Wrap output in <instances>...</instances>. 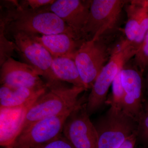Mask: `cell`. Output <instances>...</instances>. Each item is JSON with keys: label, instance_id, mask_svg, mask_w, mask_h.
Instances as JSON below:
<instances>
[{"label": "cell", "instance_id": "cell-11", "mask_svg": "<svg viewBox=\"0 0 148 148\" xmlns=\"http://www.w3.org/2000/svg\"><path fill=\"white\" fill-rule=\"evenodd\" d=\"M39 72L31 65L9 58L1 66V85L13 87L42 89L48 87L40 78Z\"/></svg>", "mask_w": 148, "mask_h": 148}, {"label": "cell", "instance_id": "cell-9", "mask_svg": "<svg viewBox=\"0 0 148 148\" xmlns=\"http://www.w3.org/2000/svg\"><path fill=\"white\" fill-rule=\"evenodd\" d=\"M10 36L12 38L16 49L45 79L48 86L62 82L56 77L52 70L53 57L43 47L22 32L14 33Z\"/></svg>", "mask_w": 148, "mask_h": 148}, {"label": "cell", "instance_id": "cell-4", "mask_svg": "<svg viewBox=\"0 0 148 148\" xmlns=\"http://www.w3.org/2000/svg\"><path fill=\"white\" fill-rule=\"evenodd\" d=\"M87 98L81 101L67 118L62 134L75 148H98V136L86 110Z\"/></svg>", "mask_w": 148, "mask_h": 148}, {"label": "cell", "instance_id": "cell-15", "mask_svg": "<svg viewBox=\"0 0 148 148\" xmlns=\"http://www.w3.org/2000/svg\"><path fill=\"white\" fill-rule=\"evenodd\" d=\"M47 88L35 89L1 85L0 88V109L25 106L36 100Z\"/></svg>", "mask_w": 148, "mask_h": 148}, {"label": "cell", "instance_id": "cell-23", "mask_svg": "<svg viewBox=\"0 0 148 148\" xmlns=\"http://www.w3.org/2000/svg\"><path fill=\"white\" fill-rule=\"evenodd\" d=\"M36 148H75L71 143L69 142L63 135L61 134L55 139L50 142L44 144Z\"/></svg>", "mask_w": 148, "mask_h": 148}, {"label": "cell", "instance_id": "cell-13", "mask_svg": "<svg viewBox=\"0 0 148 148\" xmlns=\"http://www.w3.org/2000/svg\"><path fill=\"white\" fill-rule=\"evenodd\" d=\"M35 101L21 107L1 109V146L10 148L21 132L28 109Z\"/></svg>", "mask_w": 148, "mask_h": 148}, {"label": "cell", "instance_id": "cell-17", "mask_svg": "<svg viewBox=\"0 0 148 148\" xmlns=\"http://www.w3.org/2000/svg\"><path fill=\"white\" fill-rule=\"evenodd\" d=\"M127 20L124 29L126 40L123 42L120 48L127 47L134 41L138 35L140 23L145 12L142 8L131 3L126 8Z\"/></svg>", "mask_w": 148, "mask_h": 148}, {"label": "cell", "instance_id": "cell-16", "mask_svg": "<svg viewBox=\"0 0 148 148\" xmlns=\"http://www.w3.org/2000/svg\"><path fill=\"white\" fill-rule=\"evenodd\" d=\"M52 69L56 76L59 80L86 89L73 58L66 56L53 57Z\"/></svg>", "mask_w": 148, "mask_h": 148}, {"label": "cell", "instance_id": "cell-26", "mask_svg": "<svg viewBox=\"0 0 148 148\" xmlns=\"http://www.w3.org/2000/svg\"><path fill=\"white\" fill-rule=\"evenodd\" d=\"M146 84H147V87L148 90V70L147 73V76H146Z\"/></svg>", "mask_w": 148, "mask_h": 148}, {"label": "cell", "instance_id": "cell-7", "mask_svg": "<svg viewBox=\"0 0 148 148\" xmlns=\"http://www.w3.org/2000/svg\"><path fill=\"white\" fill-rule=\"evenodd\" d=\"M124 3L120 0L90 1L89 15L84 30V38L91 36L90 39L100 40L116 23Z\"/></svg>", "mask_w": 148, "mask_h": 148}, {"label": "cell", "instance_id": "cell-24", "mask_svg": "<svg viewBox=\"0 0 148 148\" xmlns=\"http://www.w3.org/2000/svg\"><path fill=\"white\" fill-rule=\"evenodd\" d=\"M137 141V131L126 139L119 148H135Z\"/></svg>", "mask_w": 148, "mask_h": 148}, {"label": "cell", "instance_id": "cell-14", "mask_svg": "<svg viewBox=\"0 0 148 148\" xmlns=\"http://www.w3.org/2000/svg\"><path fill=\"white\" fill-rule=\"evenodd\" d=\"M28 35L43 47L53 57L66 56L74 58L76 52L84 41L77 40L66 34Z\"/></svg>", "mask_w": 148, "mask_h": 148}, {"label": "cell", "instance_id": "cell-6", "mask_svg": "<svg viewBox=\"0 0 148 148\" xmlns=\"http://www.w3.org/2000/svg\"><path fill=\"white\" fill-rule=\"evenodd\" d=\"M125 49L114 51L95 80L87 98L86 110L89 116L99 110L105 104L107 94L115 77L125 62L131 57Z\"/></svg>", "mask_w": 148, "mask_h": 148}, {"label": "cell", "instance_id": "cell-19", "mask_svg": "<svg viewBox=\"0 0 148 148\" xmlns=\"http://www.w3.org/2000/svg\"><path fill=\"white\" fill-rule=\"evenodd\" d=\"M137 140L148 144V101L144 99L142 112L138 121Z\"/></svg>", "mask_w": 148, "mask_h": 148}, {"label": "cell", "instance_id": "cell-2", "mask_svg": "<svg viewBox=\"0 0 148 148\" xmlns=\"http://www.w3.org/2000/svg\"><path fill=\"white\" fill-rule=\"evenodd\" d=\"M48 86L45 92L28 109L21 131L38 121L59 115L75 108L81 100L79 96L86 90L83 87H69L62 82Z\"/></svg>", "mask_w": 148, "mask_h": 148}, {"label": "cell", "instance_id": "cell-25", "mask_svg": "<svg viewBox=\"0 0 148 148\" xmlns=\"http://www.w3.org/2000/svg\"><path fill=\"white\" fill-rule=\"evenodd\" d=\"M130 3L142 8L146 12L148 13V0H133L130 1Z\"/></svg>", "mask_w": 148, "mask_h": 148}, {"label": "cell", "instance_id": "cell-12", "mask_svg": "<svg viewBox=\"0 0 148 148\" xmlns=\"http://www.w3.org/2000/svg\"><path fill=\"white\" fill-rule=\"evenodd\" d=\"M143 74L135 66L122 68L121 78L125 92L122 109L137 121L142 112L143 98Z\"/></svg>", "mask_w": 148, "mask_h": 148}, {"label": "cell", "instance_id": "cell-18", "mask_svg": "<svg viewBox=\"0 0 148 148\" xmlns=\"http://www.w3.org/2000/svg\"><path fill=\"white\" fill-rule=\"evenodd\" d=\"M121 69L117 74L112 84V94L110 98L107 99L106 104L122 109L123 103L125 96V92L121 78Z\"/></svg>", "mask_w": 148, "mask_h": 148}, {"label": "cell", "instance_id": "cell-10", "mask_svg": "<svg viewBox=\"0 0 148 148\" xmlns=\"http://www.w3.org/2000/svg\"><path fill=\"white\" fill-rule=\"evenodd\" d=\"M90 1L57 0L52 4L39 9L55 14L68 25L80 39H84V30L89 15Z\"/></svg>", "mask_w": 148, "mask_h": 148}, {"label": "cell", "instance_id": "cell-20", "mask_svg": "<svg viewBox=\"0 0 148 148\" xmlns=\"http://www.w3.org/2000/svg\"><path fill=\"white\" fill-rule=\"evenodd\" d=\"M148 32V13L145 12L141 20L140 29L136 39L130 45L121 49H127L132 57L133 56H135L143 42Z\"/></svg>", "mask_w": 148, "mask_h": 148}, {"label": "cell", "instance_id": "cell-22", "mask_svg": "<svg viewBox=\"0 0 148 148\" xmlns=\"http://www.w3.org/2000/svg\"><path fill=\"white\" fill-rule=\"evenodd\" d=\"M55 1V0H23L18 2L19 6L22 8L37 10L44 7L52 4Z\"/></svg>", "mask_w": 148, "mask_h": 148}, {"label": "cell", "instance_id": "cell-8", "mask_svg": "<svg viewBox=\"0 0 148 148\" xmlns=\"http://www.w3.org/2000/svg\"><path fill=\"white\" fill-rule=\"evenodd\" d=\"M99 40H84L74 56L80 76L87 90L92 88L107 60L106 48Z\"/></svg>", "mask_w": 148, "mask_h": 148}, {"label": "cell", "instance_id": "cell-5", "mask_svg": "<svg viewBox=\"0 0 148 148\" xmlns=\"http://www.w3.org/2000/svg\"><path fill=\"white\" fill-rule=\"evenodd\" d=\"M75 108L31 125L20 132L10 148H36L57 138L62 134L65 122Z\"/></svg>", "mask_w": 148, "mask_h": 148}, {"label": "cell", "instance_id": "cell-21", "mask_svg": "<svg viewBox=\"0 0 148 148\" xmlns=\"http://www.w3.org/2000/svg\"><path fill=\"white\" fill-rule=\"evenodd\" d=\"M134 63L143 73L148 68V32L135 55Z\"/></svg>", "mask_w": 148, "mask_h": 148}, {"label": "cell", "instance_id": "cell-3", "mask_svg": "<svg viewBox=\"0 0 148 148\" xmlns=\"http://www.w3.org/2000/svg\"><path fill=\"white\" fill-rule=\"evenodd\" d=\"M94 125L98 134V148H119L137 131L138 126L134 118L122 109L113 106Z\"/></svg>", "mask_w": 148, "mask_h": 148}, {"label": "cell", "instance_id": "cell-1", "mask_svg": "<svg viewBox=\"0 0 148 148\" xmlns=\"http://www.w3.org/2000/svg\"><path fill=\"white\" fill-rule=\"evenodd\" d=\"M2 2L0 31L5 36L17 32L29 35L66 34L82 40L53 12L22 8L18 1Z\"/></svg>", "mask_w": 148, "mask_h": 148}]
</instances>
